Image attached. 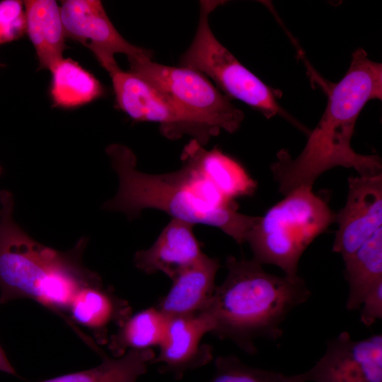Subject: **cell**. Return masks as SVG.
Instances as JSON below:
<instances>
[{
	"instance_id": "cell-13",
	"label": "cell",
	"mask_w": 382,
	"mask_h": 382,
	"mask_svg": "<svg viewBox=\"0 0 382 382\" xmlns=\"http://www.w3.org/2000/svg\"><path fill=\"white\" fill-rule=\"evenodd\" d=\"M193 226L187 221L172 219L149 248L135 253V267L148 274L161 272L173 279L204 254Z\"/></svg>"
},
{
	"instance_id": "cell-17",
	"label": "cell",
	"mask_w": 382,
	"mask_h": 382,
	"mask_svg": "<svg viewBox=\"0 0 382 382\" xmlns=\"http://www.w3.org/2000/svg\"><path fill=\"white\" fill-rule=\"evenodd\" d=\"M188 156L212 185L227 199L236 201L252 196L257 189L256 181L232 157L219 149L207 150L195 139L184 147Z\"/></svg>"
},
{
	"instance_id": "cell-23",
	"label": "cell",
	"mask_w": 382,
	"mask_h": 382,
	"mask_svg": "<svg viewBox=\"0 0 382 382\" xmlns=\"http://www.w3.org/2000/svg\"><path fill=\"white\" fill-rule=\"evenodd\" d=\"M26 33L23 1H0V45L16 40Z\"/></svg>"
},
{
	"instance_id": "cell-11",
	"label": "cell",
	"mask_w": 382,
	"mask_h": 382,
	"mask_svg": "<svg viewBox=\"0 0 382 382\" xmlns=\"http://www.w3.org/2000/svg\"><path fill=\"white\" fill-rule=\"evenodd\" d=\"M335 223L332 251L345 260L382 228V173L348 178L346 202Z\"/></svg>"
},
{
	"instance_id": "cell-21",
	"label": "cell",
	"mask_w": 382,
	"mask_h": 382,
	"mask_svg": "<svg viewBox=\"0 0 382 382\" xmlns=\"http://www.w3.org/2000/svg\"><path fill=\"white\" fill-rule=\"evenodd\" d=\"M155 357L151 349H131L115 359L103 355L102 363L94 368L40 382H137Z\"/></svg>"
},
{
	"instance_id": "cell-15",
	"label": "cell",
	"mask_w": 382,
	"mask_h": 382,
	"mask_svg": "<svg viewBox=\"0 0 382 382\" xmlns=\"http://www.w3.org/2000/svg\"><path fill=\"white\" fill-rule=\"evenodd\" d=\"M68 311L76 323L93 331L98 342H108V329L120 326L131 315L128 302L117 296L102 282L81 289L71 301Z\"/></svg>"
},
{
	"instance_id": "cell-4",
	"label": "cell",
	"mask_w": 382,
	"mask_h": 382,
	"mask_svg": "<svg viewBox=\"0 0 382 382\" xmlns=\"http://www.w3.org/2000/svg\"><path fill=\"white\" fill-rule=\"evenodd\" d=\"M0 304L29 299L63 316L81 289L101 283L81 263L85 241L67 253L45 246L13 220L8 191L0 192Z\"/></svg>"
},
{
	"instance_id": "cell-3",
	"label": "cell",
	"mask_w": 382,
	"mask_h": 382,
	"mask_svg": "<svg viewBox=\"0 0 382 382\" xmlns=\"http://www.w3.org/2000/svg\"><path fill=\"white\" fill-rule=\"evenodd\" d=\"M224 282L216 286L205 312L212 334L233 341L249 354H256L254 340L279 339L282 323L295 307L306 302L311 292L299 276L289 277L267 272L254 259H226Z\"/></svg>"
},
{
	"instance_id": "cell-8",
	"label": "cell",
	"mask_w": 382,
	"mask_h": 382,
	"mask_svg": "<svg viewBox=\"0 0 382 382\" xmlns=\"http://www.w3.org/2000/svg\"><path fill=\"white\" fill-rule=\"evenodd\" d=\"M109 74L117 107L134 120L158 123L161 134L168 139L187 134L203 146L209 141L198 125L146 80L119 66Z\"/></svg>"
},
{
	"instance_id": "cell-19",
	"label": "cell",
	"mask_w": 382,
	"mask_h": 382,
	"mask_svg": "<svg viewBox=\"0 0 382 382\" xmlns=\"http://www.w3.org/2000/svg\"><path fill=\"white\" fill-rule=\"evenodd\" d=\"M50 94L54 106L78 108L105 94L101 83L71 58L62 59L51 71Z\"/></svg>"
},
{
	"instance_id": "cell-10",
	"label": "cell",
	"mask_w": 382,
	"mask_h": 382,
	"mask_svg": "<svg viewBox=\"0 0 382 382\" xmlns=\"http://www.w3.org/2000/svg\"><path fill=\"white\" fill-rule=\"evenodd\" d=\"M300 374L303 382H382V335L355 341L342 332L328 342L316 364Z\"/></svg>"
},
{
	"instance_id": "cell-18",
	"label": "cell",
	"mask_w": 382,
	"mask_h": 382,
	"mask_svg": "<svg viewBox=\"0 0 382 382\" xmlns=\"http://www.w3.org/2000/svg\"><path fill=\"white\" fill-rule=\"evenodd\" d=\"M343 260L349 284L346 308L357 311L365 296L382 283V228Z\"/></svg>"
},
{
	"instance_id": "cell-1",
	"label": "cell",
	"mask_w": 382,
	"mask_h": 382,
	"mask_svg": "<svg viewBox=\"0 0 382 382\" xmlns=\"http://www.w3.org/2000/svg\"><path fill=\"white\" fill-rule=\"evenodd\" d=\"M325 110L310 134L306 145L295 158L283 149L270 169L278 190L284 196L301 187H312L325 171L338 166L354 168L359 175L382 173L378 155L357 153L351 140L358 116L371 100L382 99V65L358 48L352 54L346 74L326 88Z\"/></svg>"
},
{
	"instance_id": "cell-20",
	"label": "cell",
	"mask_w": 382,
	"mask_h": 382,
	"mask_svg": "<svg viewBox=\"0 0 382 382\" xmlns=\"http://www.w3.org/2000/svg\"><path fill=\"white\" fill-rule=\"evenodd\" d=\"M168 318L156 306L144 309L130 316L115 334L108 339V349L115 357L123 356L131 349H151L163 342Z\"/></svg>"
},
{
	"instance_id": "cell-5",
	"label": "cell",
	"mask_w": 382,
	"mask_h": 382,
	"mask_svg": "<svg viewBox=\"0 0 382 382\" xmlns=\"http://www.w3.org/2000/svg\"><path fill=\"white\" fill-rule=\"evenodd\" d=\"M336 213L312 187H301L270 208L248 235L253 258L298 276L299 260L313 241L335 223Z\"/></svg>"
},
{
	"instance_id": "cell-6",
	"label": "cell",
	"mask_w": 382,
	"mask_h": 382,
	"mask_svg": "<svg viewBox=\"0 0 382 382\" xmlns=\"http://www.w3.org/2000/svg\"><path fill=\"white\" fill-rule=\"evenodd\" d=\"M152 52L128 57L129 71L161 91L211 139L221 131L235 132L244 118L241 110L202 73L154 62Z\"/></svg>"
},
{
	"instance_id": "cell-9",
	"label": "cell",
	"mask_w": 382,
	"mask_h": 382,
	"mask_svg": "<svg viewBox=\"0 0 382 382\" xmlns=\"http://www.w3.org/2000/svg\"><path fill=\"white\" fill-rule=\"evenodd\" d=\"M60 14L65 37L89 49L108 72L118 67L115 54L128 57L146 53L149 50L127 42L108 18L100 1H62Z\"/></svg>"
},
{
	"instance_id": "cell-12",
	"label": "cell",
	"mask_w": 382,
	"mask_h": 382,
	"mask_svg": "<svg viewBox=\"0 0 382 382\" xmlns=\"http://www.w3.org/2000/svg\"><path fill=\"white\" fill-rule=\"evenodd\" d=\"M212 330L211 320L205 312L168 318L159 354L151 364L161 363V374H171L175 379H181L186 371L212 360V347L201 344L203 336Z\"/></svg>"
},
{
	"instance_id": "cell-16",
	"label": "cell",
	"mask_w": 382,
	"mask_h": 382,
	"mask_svg": "<svg viewBox=\"0 0 382 382\" xmlns=\"http://www.w3.org/2000/svg\"><path fill=\"white\" fill-rule=\"evenodd\" d=\"M26 33L33 43L40 69H52L63 59L65 34L60 7L53 0L23 1Z\"/></svg>"
},
{
	"instance_id": "cell-14",
	"label": "cell",
	"mask_w": 382,
	"mask_h": 382,
	"mask_svg": "<svg viewBox=\"0 0 382 382\" xmlns=\"http://www.w3.org/2000/svg\"><path fill=\"white\" fill-rule=\"evenodd\" d=\"M219 267L217 259L204 253L177 274L172 279L170 289L156 307L168 318L204 311L214 294Z\"/></svg>"
},
{
	"instance_id": "cell-7",
	"label": "cell",
	"mask_w": 382,
	"mask_h": 382,
	"mask_svg": "<svg viewBox=\"0 0 382 382\" xmlns=\"http://www.w3.org/2000/svg\"><path fill=\"white\" fill-rule=\"evenodd\" d=\"M224 1H200L197 28L191 45L182 54L180 66L190 68L214 81L217 88L252 107L265 117L282 113L277 98L281 93L265 84L246 69L212 33L209 14Z\"/></svg>"
},
{
	"instance_id": "cell-2",
	"label": "cell",
	"mask_w": 382,
	"mask_h": 382,
	"mask_svg": "<svg viewBox=\"0 0 382 382\" xmlns=\"http://www.w3.org/2000/svg\"><path fill=\"white\" fill-rule=\"evenodd\" d=\"M119 178L116 195L103 208L138 217L145 209L164 212L193 225L216 227L238 244L246 242L260 216L238 212L236 201L224 197L195 163L184 154L178 170L161 174L137 169V158L128 147L111 144L106 149Z\"/></svg>"
},
{
	"instance_id": "cell-24",
	"label": "cell",
	"mask_w": 382,
	"mask_h": 382,
	"mask_svg": "<svg viewBox=\"0 0 382 382\" xmlns=\"http://www.w3.org/2000/svg\"><path fill=\"white\" fill-rule=\"evenodd\" d=\"M360 320L371 326L382 318V283L374 288L364 298L360 307Z\"/></svg>"
},
{
	"instance_id": "cell-22",
	"label": "cell",
	"mask_w": 382,
	"mask_h": 382,
	"mask_svg": "<svg viewBox=\"0 0 382 382\" xmlns=\"http://www.w3.org/2000/svg\"><path fill=\"white\" fill-rule=\"evenodd\" d=\"M215 373L208 382H303L301 374L291 376L249 366L234 355L220 356Z\"/></svg>"
},
{
	"instance_id": "cell-27",
	"label": "cell",
	"mask_w": 382,
	"mask_h": 382,
	"mask_svg": "<svg viewBox=\"0 0 382 382\" xmlns=\"http://www.w3.org/2000/svg\"><path fill=\"white\" fill-rule=\"evenodd\" d=\"M0 173H1V168H0Z\"/></svg>"
},
{
	"instance_id": "cell-26",
	"label": "cell",
	"mask_w": 382,
	"mask_h": 382,
	"mask_svg": "<svg viewBox=\"0 0 382 382\" xmlns=\"http://www.w3.org/2000/svg\"><path fill=\"white\" fill-rule=\"evenodd\" d=\"M0 216H1V210H0Z\"/></svg>"
},
{
	"instance_id": "cell-25",
	"label": "cell",
	"mask_w": 382,
	"mask_h": 382,
	"mask_svg": "<svg viewBox=\"0 0 382 382\" xmlns=\"http://www.w3.org/2000/svg\"><path fill=\"white\" fill-rule=\"evenodd\" d=\"M0 371L5 373L17 375L16 370L13 366L10 364L7 359L3 349L0 346Z\"/></svg>"
}]
</instances>
